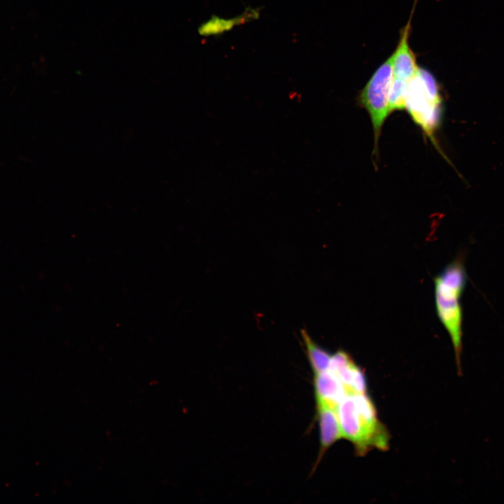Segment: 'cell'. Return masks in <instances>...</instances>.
<instances>
[{
  "mask_svg": "<svg viewBox=\"0 0 504 504\" xmlns=\"http://www.w3.org/2000/svg\"><path fill=\"white\" fill-rule=\"evenodd\" d=\"M314 375L316 402H326L337 407L350 393L340 378L329 369Z\"/></svg>",
  "mask_w": 504,
  "mask_h": 504,
  "instance_id": "7",
  "label": "cell"
},
{
  "mask_svg": "<svg viewBox=\"0 0 504 504\" xmlns=\"http://www.w3.org/2000/svg\"><path fill=\"white\" fill-rule=\"evenodd\" d=\"M337 412L342 438L351 442L359 454L371 448H386V431L365 393L346 395L338 404Z\"/></svg>",
  "mask_w": 504,
  "mask_h": 504,
  "instance_id": "2",
  "label": "cell"
},
{
  "mask_svg": "<svg viewBox=\"0 0 504 504\" xmlns=\"http://www.w3.org/2000/svg\"><path fill=\"white\" fill-rule=\"evenodd\" d=\"M320 430L319 458L336 441L342 438L337 407L326 402H316Z\"/></svg>",
  "mask_w": 504,
  "mask_h": 504,
  "instance_id": "8",
  "label": "cell"
},
{
  "mask_svg": "<svg viewBox=\"0 0 504 504\" xmlns=\"http://www.w3.org/2000/svg\"><path fill=\"white\" fill-rule=\"evenodd\" d=\"M414 8V6L410 14L408 22L402 29L397 48L393 53V78L407 82L416 74L419 69L416 62L415 56L408 43Z\"/></svg>",
  "mask_w": 504,
  "mask_h": 504,
  "instance_id": "6",
  "label": "cell"
},
{
  "mask_svg": "<svg viewBox=\"0 0 504 504\" xmlns=\"http://www.w3.org/2000/svg\"><path fill=\"white\" fill-rule=\"evenodd\" d=\"M259 15L258 9L251 8H248L234 18H225L213 15L200 25L197 31L200 36L205 37L221 35L239 25L257 19Z\"/></svg>",
  "mask_w": 504,
  "mask_h": 504,
  "instance_id": "9",
  "label": "cell"
},
{
  "mask_svg": "<svg viewBox=\"0 0 504 504\" xmlns=\"http://www.w3.org/2000/svg\"><path fill=\"white\" fill-rule=\"evenodd\" d=\"M301 333L314 374L328 370L331 354L316 344L304 330H302Z\"/></svg>",
  "mask_w": 504,
  "mask_h": 504,
  "instance_id": "10",
  "label": "cell"
},
{
  "mask_svg": "<svg viewBox=\"0 0 504 504\" xmlns=\"http://www.w3.org/2000/svg\"><path fill=\"white\" fill-rule=\"evenodd\" d=\"M442 102L435 78L427 70L419 67L407 83L405 108L435 144L434 134L440 124Z\"/></svg>",
  "mask_w": 504,
  "mask_h": 504,
  "instance_id": "3",
  "label": "cell"
},
{
  "mask_svg": "<svg viewBox=\"0 0 504 504\" xmlns=\"http://www.w3.org/2000/svg\"><path fill=\"white\" fill-rule=\"evenodd\" d=\"M393 54L376 70L358 96L359 104L365 108L371 119L374 136V152L382 126L391 113L389 96L393 81Z\"/></svg>",
  "mask_w": 504,
  "mask_h": 504,
  "instance_id": "4",
  "label": "cell"
},
{
  "mask_svg": "<svg viewBox=\"0 0 504 504\" xmlns=\"http://www.w3.org/2000/svg\"><path fill=\"white\" fill-rule=\"evenodd\" d=\"M328 369L340 378L350 393H365L364 374L347 353L340 350L331 354Z\"/></svg>",
  "mask_w": 504,
  "mask_h": 504,
  "instance_id": "5",
  "label": "cell"
},
{
  "mask_svg": "<svg viewBox=\"0 0 504 504\" xmlns=\"http://www.w3.org/2000/svg\"><path fill=\"white\" fill-rule=\"evenodd\" d=\"M467 281L463 258L457 257L434 279L435 304L438 318L447 331L461 374L462 307L461 298Z\"/></svg>",
  "mask_w": 504,
  "mask_h": 504,
  "instance_id": "1",
  "label": "cell"
}]
</instances>
